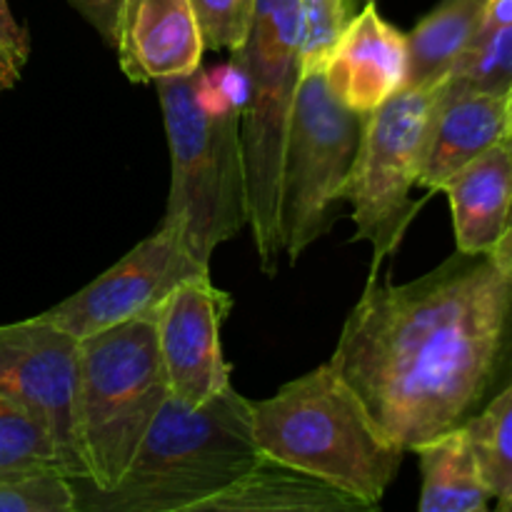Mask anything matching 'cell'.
I'll list each match as a JSON object with an SVG mask.
<instances>
[{"label": "cell", "mask_w": 512, "mask_h": 512, "mask_svg": "<svg viewBox=\"0 0 512 512\" xmlns=\"http://www.w3.org/2000/svg\"><path fill=\"white\" fill-rule=\"evenodd\" d=\"M510 323L512 270L503 255L458 250L410 283L370 280L328 363L410 453L488 403Z\"/></svg>", "instance_id": "6da1fadb"}, {"label": "cell", "mask_w": 512, "mask_h": 512, "mask_svg": "<svg viewBox=\"0 0 512 512\" xmlns=\"http://www.w3.org/2000/svg\"><path fill=\"white\" fill-rule=\"evenodd\" d=\"M258 458L253 403L233 385L200 405L170 393L113 488L73 480L78 512H195Z\"/></svg>", "instance_id": "7a4b0ae2"}, {"label": "cell", "mask_w": 512, "mask_h": 512, "mask_svg": "<svg viewBox=\"0 0 512 512\" xmlns=\"http://www.w3.org/2000/svg\"><path fill=\"white\" fill-rule=\"evenodd\" d=\"M260 453L305 470L375 510L408 450L383 433L360 395L323 363L253 403Z\"/></svg>", "instance_id": "3957f363"}, {"label": "cell", "mask_w": 512, "mask_h": 512, "mask_svg": "<svg viewBox=\"0 0 512 512\" xmlns=\"http://www.w3.org/2000/svg\"><path fill=\"white\" fill-rule=\"evenodd\" d=\"M170 148V195L163 218L183 228L190 253L210 263L215 248L248 225L240 108L218 93L208 70L155 83Z\"/></svg>", "instance_id": "277c9868"}, {"label": "cell", "mask_w": 512, "mask_h": 512, "mask_svg": "<svg viewBox=\"0 0 512 512\" xmlns=\"http://www.w3.org/2000/svg\"><path fill=\"white\" fill-rule=\"evenodd\" d=\"M303 10L300 0H255V18L248 43L235 50L248 78L240 110L248 225L253 230L260 270L273 278L285 253L280 198L283 163L300 83Z\"/></svg>", "instance_id": "5b68a950"}, {"label": "cell", "mask_w": 512, "mask_h": 512, "mask_svg": "<svg viewBox=\"0 0 512 512\" xmlns=\"http://www.w3.org/2000/svg\"><path fill=\"white\" fill-rule=\"evenodd\" d=\"M170 395L158 320H125L78 340V443L95 490L113 488Z\"/></svg>", "instance_id": "8992f818"}, {"label": "cell", "mask_w": 512, "mask_h": 512, "mask_svg": "<svg viewBox=\"0 0 512 512\" xmlns=\"http://www.w3.org/2000/svg\"><path fill=\"white\" fill-rule=\"evenodd\" d=\"M365 115L340 103L323 73L300 75L283 163L280 225L290 263L338 220Z\"/></svg>", "instance_id": "52a82bcc"}, {"label": "cell", "mask_w": 512, "mask_h": 512, "mask_svg": "<svg viewBox=\"0 0 512 512\" xmlns=\"http://www.w3.org/2000/svg\"><path fill=\"white\" fill-rule=\"evenodd\" d=\"M443 80L425 88H403L365 115L358 158L345 185L353 208L355 240L373 248V273L398 250L423 200H413L430 120Z\"/></svg>", "instance_id": "ba28073f"}, {"label": "cell", "mask_w": 512, "mask_h": 512, "mask_svg": "<svg viewBox=\"0 0 512 512\" xmlns=\"http://www.w3.org/2000/svg\"><path fill=\"white\" fill-rule=\"evenodd\" d=\"M200 275H210V263L190 253L180 223L163 218L113 268L40 315L80 340L125 320L158 315L180 283Z\"/></svg>", "instance_id": "9c48e42d"}, {"label": "cell", "mask_w": 512, "mask_h": 512, "mask_svg": "<svg viewBox=\"0 0 512 512\" xmlns=\"http://www.w3.org/2000/svg\"><path fill=\"white\" fill-rule=\"evenodd\" d=\"M0 390L50 433L65 473L88 478L78 443V340L43 315L0 325Z\"/></svg>", "instance_id": "30bf717a"}, {"label": "cell", "mask_w": 512, "mask_h": 512, "mask_svg": "<svg viewBox=\"0 0 512 512\" xmlns=\"http://www.w3.org/2000/svg\"><path fill=\"white\" fill-rule=\"evenodd\" d=\"M233 298L215 288L210 275L180 283L160 305L158 348L170 393L200 405L230 385V365L220 345V328Z\"/></svg>", "instance_id": "8fae6325"}, {"label": "cell", "mask_w": 512, "mask_h": 512, "mask_svg": "<svg viewBox=\"0 0 512 512\" xmlns=\"http://www.w3.org/2000/svg\"><path fill=\"white\" fill-rule=\"evenodd\" d=\"M408 70V35L390 25L378 13L375 0H370L350 20L323 75L340 103L355 113L370 115L408 88Z\"/></svg>", "instance_id": "7c38bea8"}, {"label": "cell", "mask_w": 512, "mask_h": 512, "mask_svg": "<svg viewBox=\"0 0 512 512\" xmlns=\"http://www.w3.org/2000/svg\"><path fill=\"white\" fill-rule=\"evenodd\" d=\"M133 83L183 78L203 63V35L188 0H125L115 43Z\"/></svg>", "instance_id": "4fadbf2b"}, {"label": "cell", "mask_w": 512, "mask_h": 512, "mask_svg": "<svg viewBox=\"0 0 512 512\" xmlns=\"http://www.w3.org/2000/svg\"><path fill=\"white\" fill-rule=\"evenodd\" d=\"M508 140V93L440 90L430 120L418 188L440 193L445 180L485 150Z\"/></svg>", "instance_id": "5bb4252c"}, {"label": "cell", "mask_w": 512, "mask_h": 512, "mask_svg": "<svg viewBox=\"0 0 512 512\" xmlns=\"http://www.w3.org/2000/svg\"><path fill=\"white\" fill-rule=\"evenodd\" d=\"M440 193H445L453 210L455 245L460 253H495L508 233L512 215V148L508 140L450 175Z\"/></svg>", "instance_id": "9a60e30c"}, {"label": "cell", "mask_w": 512, "mask_h": 512, "mask_svg": "<svg viewBox=\"0 0 512 512\" xmlns=\"http://www.w3.org/2000/svg\"><path fill=\"white\" fill-rule=\"evenodd\" d=\"M358 498L288 463L260 458L238 480L203 500L195 512H358Z\"/></svg>", "instance_id": "2e32d148"}, {"label": "cell", "mask_w": 512, "mask_h": 512, "mask_svg": "<svg viewBox=\"0 0 512 512\" xmlns=\"http://www.w3.org/2000/svg\"><path fill=\"white\" fill-rule=\"evenodd\" d=\"M410 453H418L423 473L420 512H483L490 508L493 495L480 475L463 425L425 440Z\"/></svg>", "instance_id": "e0dca14e"}, {"label": "cell", "mask_w": 512, "mask_h": 512, "mask_svg": "<svg viewBox=\"0 0 512 512\" xmlns=\"http://www.w3.org/2000/svg\"><path fill=\"white\" fill-rule=\"evenodd\" d=\"M488 0H443L408 33V88L445 80L483 25Z\"/></svg>", "instance_id": "ac0fdd59"}, {"label": "cell", "mask_w": 512, "mask_h": 512, "mask_svg": "<svg viewBox=\"0 0 512 512\" xmlns=\"http://www.w3.org/2000/svg\"><path fill=\"white\" fill-rule=\"evenodd\" d=\"M480 475L500 510L512 508V383L463 423Z\"/></svg>", "instance_id": "d6986e66"}, {"label": "cell", "mask_w": 512, "mask_h": 512, "mask_svg": "<svg viewBox=\"0 0 512 512\" xmlns=\"http://www.w3.org/2000/svg\"><path fill=\"white\" fill-rule=\"evenodd\" d=\"M20 470H58L68 475L48 430L0 390V473Z\"/></svg>", "instance_id": "ffe728a7"}, {"label": "cell", "mask_w": 512, "mask_h": 512, "mask_svg": "<svg viewBox=\"0 0 512 512\" xmlns=\"http://www.w3.org/2000/svg\"><path fill=\"white\" fill-rule=\"evenodd\" d=\"M445 90H512V23L470 45L443 80Z\"/></svg>", "instance_id": "44dd1931"}, {"label": "cell", "mask_w": 512, "mask_h": 512, "mask_svg": "<svg viewBox=\"0 0 512 512\" xmlns=\"http://www.w3.org/2000/svg\"><path fill=\"white\" fill-rule=\"evenodd\" d=\"M0 512H78L73 478L58 470L0 473Z\"/></svg>", "instance_id": "7402d4cb"}, {"label": "cell", "mask_w": 512, "mask_h": 512, "mask_svg": "<svg viewBox=\"0 0 512 512\" xmlns=\"http://www.w3.org/2000/svg\"><path fill=\"white\" fill-rule=\"evenodd\" d=\"M300 10H303L300 73H323L330 53L358 10L353 0H300Z\"/></svg>", "instance_id": "603a6c76"}, {"label": "cell", "mask_w": 512, "mask_h": 512, "mask_svg": "<svg viewBox=\"0 0 512 512\" xmlns=\"http://www.w3.org/2000/svg\"><path fill=\"white\" fill-rule=\"evenodd\" d=\"M205 50H235L248 43L255 0H188Z\"/></svg>", "instance_id": "cb8c5ba5"}, {"label": "cell", "mask_w": 512, "mask_h": 512, "mask_svg": "<svg viewBox=\"0 0 512 512\" xmlns=\"http://www.w3.org/2000/svg\"><path fill=\"white\" fill-rule=\"evenodd\" d=\"M68 3L73 5L75 13H80L90 25H93L95 33L103 38V43L115 50V43H118L120 13H123L125 0H68Z\"/></svg>", "instance_id": "d4e9b609"}, {"label": "cell", "mask_w": 512, "mask_h": 512, "mask_svg": "<svg viewBox=\"0 0 512 512\" xmlns=\"http://www.w3.org/2000/svg\"><path fill=\"white\" fill-rule=\"evenodd\" d=\"M0 45H3V48L25 68L30 55V40L23 25H20L18 20H15V15L10 13L8 0H0Z\"/></svg>", "instance_id": "484cf974"}, {"label": "cell", "mask_w": 512, "mask_h": 512, "mask_svg": "<svg viewBox=\"0 0 512 512\" xmlns=\"http://www.w3.org/2000/svg\"><path fill=\"white\" fill-rule=\"evenodd\" d=\"M20 73H23V65L0 45V93L15 88L20 80Z\"/></svg>", "instance_id": "4316f807"}, {"label": "cell", "mask_w": 512, "mask_h": 512, "mask_svg": "<svg viewBox=\"0 0 512 512\" xmlns=\"http://www.w3.org/2000/svg\"><path fill=\"white\" fill-rule=\"evenodd\" d=\"M495 253H500L503 255V260L505 263L510 265V270H512V215H510V225H508V233H505V238H503V243H500V248L495 250Z\"/></svg>", "instance_id": "83f0119b"}, {"label": "cell", "mask_w": 512, "mask_h": 512, "mask_svg": "<svg viewBox=\"0 0 512 512\" xmlns=\"http://www.w3.org/2000/svg\"><path fill=\"white\" fill-rule=\"evenodd\" d=\"M508 145L512 148V90L508 93Z\"/></svg>", "instance_id": "f1b7e54d"}, {"label": "cell", "mask_w": 512, "mask_h": 512, "mask_svg": "<svg viewBox=\"0 0 512 512\" xmlns=\"http://www.w3.org/2000/svg\"><path fill=\"white\" fill-rule=\"evenodd\" d=\"M353 3H355V10H360V8H363V5H368L370 0H353Z\"/></svg>", "instance_id": "f546056e"}, {"label": "cell", "mask_w": 512, "mask_h": 512, "mask_svg": "<svg viewBox=\"0 0 512 512\" xmlns=\"http://www.w3.org/2000/svg\"><path fill=\"white\" fill-rule=\"evenodd\" d=\"M510 510H512V508H510Z\"/></svg>", "instance_id": "4dcf8cb0"}]
</instances>
